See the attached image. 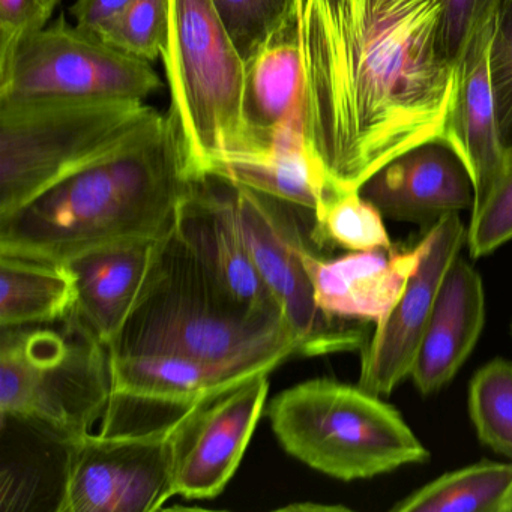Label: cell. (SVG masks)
Segmentation results:
<instances>
[{
    "instance_id": "16",
    "label": "cell",
    "mask_w": 512,
    "mask_h": 512,
    "mask_svg": "<svg viewBox=\"0 0 512 512\" xmlns=\"http://www.w3.org/2000/svg\"><path fill=\"white\" fill-rule=\"evenodd\" d=\"M167 236L94 248L65 262L76 278L73 316L107 350L142 296Z\"/></svg>"
},
{
    "instance_id": "33",
    "label": "cell",
    "mask_w": 512,
    "mask_h": 512,
    "mask_svg": "<svg viewBox=\"0 0 512 512\" xmlns=\"http://www.w3.org/2000/svg\"><path fill=\"white\" fill-rule=\"evenodd\" d=\"M511 334H512V323H511Z\"/></svg>"
},
{
    "instance_id": "20",
    "label": "cell",
    "mask_w": 512,
    "mask_h": 512,
    "mask_svg": "<svg viewBox=\"0 0 512 512\" xmlns=\"http://www.w3.org/2000/svg\"><path fill=\"white\" fill-rule=\"evenodd\" d=\"M482 44L461 65L454 106L446 124L445 143L469 172L478 205L508 161L497 124L488 52Z\"/></svg>"
},
{
    "instance_id": "31",
    "label": "cell",
    "mask_w": 512,
    "mask_h": 512,
    "mask_svg": "<svg viewBox=\"0 0 512 512\" xmlns=\"http://www.w3.org/2000/svg\"><path fill=\"white\" fill-rule=\"evenodd\" d=\"M62 0H0V71L23 41L50 25Z\"/></svg>"
},
{
    "instance_id": "4",
    "label": "cell",
    "mask_w": 512,
    "mask_h": 512,
    "mask_svg": "<svg viewBox=\"0 0 512 512\" xmlns=\"http://www.w3.org/2000/svg\"><path fill=\"white\" fill-rule=\"evenodd\" d=\"M382 398L359 385L313 379L278 394L266 415L287 454L331 478L359 481L430 458Z\"/></svg>"
},
{
    "instance_id": "14",
    "label": "cell",
    "mask_w": 512,
    "mask_h": 512,
    "mask_svg": "<svg viewBox=\"0 0 512 512\" xmlns=\"http://www.w3.org/2000/svg\"><path fill=\"white\" fill-rule=\"evenodd\" d=\"M173 232L235 304L257 316L284 320L208 176L190 179Z\"/></svg>"
},
{
    "instance_id": "27",
    "label": "cell",
    "mask_w": 512,
    "mask_h": 512,
    "mask_svg": "<svg viewBox=\"0 0 512 512\" xmlns=\"http://www.w3.org/2000/svg\"><path fill=\"white\" fill-rule=\"evenodd\" d=\"M169 31V0H131L109 20L98 37L143 61L161 59Z\"/></svg>"
},
{
    "instance_id": "1",
    "label": "cell",
    "mask_w": 512,
    "mask_h": 512,
    "mask_svg": "<svg viewBox=\"0 0 512 512\" xmlns=\"http://www.w3.org/2000/svg\"><path fill=\"white\" fill-rule=\"evenodd\" d=\"M442 0H296L311 151L338 193L443 142L458 71Z\"/></svg>"
},
{
    "instance_id": "24",
    "label": "cell",
    "mask_w": 512,
    "mask_h": 512,
    "mask_svg": "<svg viewBox=\"0 0 512 512\" xmlns=\"http://www.w3.org/2000/svg\"><path fill=\"white\" fill-rule=\"evenodd\" d=\"M467 409L482 445L512 461V361L494 358L476 371Z\"/></svg>"
},
{
    "instance_id": "32",
    "label": "cell",
    "mask_w": 512,
    "mask_h": 512,
    "mask_svg": "<svg viewBox=\"0 0 512 512\" xmlns=\"http://www.w3.org/2000/svg\"><path fill=\"white\" fill-rule=\"evenodd\" d=\"M131 0H76L70 8L76 25L97 34Z\"/></svg>"
},
{
    "instance_id": "21",
    "label": "cell",
    "mask_w": 512,
    "mask_h": 512,
    "mask_svg": "<svg viewBox=\"0 0 512 512\" xmlns=\"http://www.w3.org/2000/svg\"><path fill=\"white\" fill-rule=\"evenodd\" d=\"M244 118L250 146L241 154L268 148L278 127L305 119L304 70L296 26L248 62Z\"/></svg>"
},
{
    "instance_id": "11",
    "label": "cell",
    "mask_w": 512,
    "mask_h": 512,
    "mask_svg": "<svg viewBox=\"0 0 512 512\" xmlns=\"http://www.w3.org/2000/svg\"><path fill=\"white\" fill-rule=\"evenodd\" d=\"M268 376L256 374L188 409L175 436L176 496L214 499L226 488L265 412Z\"/></svg>"
},
{
    "instance_id": "25",
    "label": "cell",
    "mask_w": 512,
    "mask_h": 512,
    "mask_svg": "<svg viewBox=\"0 0 512 512\" xmlns=\"http://www.w3.org/2000/svg\"><path fill=\"white\" fill-rule=\"evenodd\" d=\"M383 218L359 191H346L314 214L313 236L349 251L389 250L392 242Z\"/></svg>"
},
{
    "instance_id": "15",
    "label": "cell",
    "mask_w": 512,
    "mask_h": 512,
    "mask_svg": "<svg viewBox=\"0 0 512 512\" xmlns=\"http://www.w3.org/2000/svg\"><path fill=\"white\" fill-rule=\"evenodd\" d=\"M425 250L424 236L415 247L403 251H352L332 260L308 251L305 266L317 305L338 319L379 325L403 295Z\"/></svg>"
},
{
    "instance_id": "29",
    "label": "cell",
    "mask_w": 512,
    "mask_h": 512,
    "mask_svg": "<svg viewBox=\"0 0 512 512\" xmlns=\"http://www.w3.org/2000/svg\"><path fill=\"white\" fill-rule=\"evenodd\" d=\"M446 52L460 73L461 65L493 37L500 0H442Z\"/></svg>"
},
{
    "instance_id": "6",
    "label": "cell",
    "mask_w": 512,
    "mask_h": 512,
    "mask_svg": "<svg viewBox=\"0 0 512 512\" xmlns=\"http://www.w3.org/2000/svg\"><path fill=\"white\" fill-rule=\"evenodd\" d=\"M172 116L190 178L250 146L245 65L212 0H169L163 56Z\"/></svg>"
},
{
    "instance_id": "12",
    "label": "cell",
    "mask_w": 512,
    "mask_h": 512,
    "mask_svg": "<svg viewBox=\"0 0 512 512\" xmlns=\"http://www.w3.org/2000/svg\"><path fill=\"white\" fill-rule=\"evenodd\" d=\"M425 239L427 250L403 295L362 349L358 385L380 397L410 379L440 284L467 245V227L460 214L446 215L431 224Z\"/></svg>"
},
{
    "instance_id": "26",
    "label": "cell",
    "mask_w": 512,
    "mask_h": 512,
    "mask_svg": "<svg viewBox=\"0 0 512 512\" xmlns=\"http://www.w3.org/2000/svg\"><path fill=\"white\" fill-rule=\"evenodd\" d=\"M245 65L296 26V0H212Z\"/></svg>"
},
{
    "instance_id": "5",
    "label": "cell",
    "mask_w": 512,
    "mask_h": 512,
    "mask_svg": "<svg viewBox=\"0 0 512 512\" xmlns=\"http://www.w3.org/2000/svg\"><path fill=\"white\" fill-rule=\"evenodd\" d=\"M161 116L145 101L0 98V218L127 145Z\"/></svg>"
},
{
    "instance_id": "13",
    "label": "cell",
    "mask_w": 512,
    "mask_h": 512,
    "mask_svg": "<svg viewBox=\"0 0 512 512\" xmlns=\"http://www.w3.org/2000/svg\"><path fill=\"white\" fill-rule=\"evenodd\" d=\"M359 193L385 218L434 224L475 203L472 179L460 158L443 142L409 149L377 170Z\"/></svg>"
},
{
    "instance_id": "3",
    "label": "cell",
    "mask_w": 512,
    "mask_h": 512,
    "mask_svg": "<svg viewBox=\"0 0 512 512\" xmlns=\"http://www.w3.org/2000/svg\"><path fill=\"white\" fill-rule=\"evenodd\" d=\"M151 352L271 373L292 356H304L283 319L257 316L235 304L175 232L164 239L142 296L109 347V355Z\"/></svg>"
},
{
    "instance_id": "8",
    "label": "cell",
    "mask_w": 512,
    "mask_h": 512,
    "mask_svg": "<svg viewBox=\"0 0 512 512\" xmlns=\"http://www.w3.org/2000/svg\"><path fill=\"white\" fill-rule=\"evenodd\" d=\"M208 178L304 356L362 352L370 340L365 323L329 316L317 305L305 266L311 247L293 214L296 206L217 176Z\"/></svg>"
},
{
    "instance_id": "18",
    "label": "cell",
    "mask_w": 512,
    "mask_h": 512,
    "mask_svg": "<svg viewBox=\"0 0 512 512\" xmlns=\"http://www.w3.org/2000/svg\"><path fill=\"white\" fill-rule=\"evenodd\" d=\"M110 403L184 409L265 371L215 364L184 353L109 355ZM271 373V371H268Z\"/></svg>"
},
{
    "instance_id": "2",
    "label": "cell",
    "mask_w": 512,
    "mask_h": 512,
    "mask_svg": "<svg viewBox=\"0 0 512 512\" xmlns=\"http://www.w3.org/2000/svg\"><path fill=\"white\" fill-rule=\"evenodd\" d=\"M190 179L178 128L161 116L0 218V254L67 262L106 245L164 238L175 229Z\"/></svg>"
},
{
    "instance_id": "19",
    "label": "cell",
    "mask_w": 512,
    "mask_h": 512,
    "mask_svg": "<svg viewBox=\"0 0 512 512\" xmlns=\"http://www.w3.org/2000/svg\"><path fill=\"white\" fill-rule=\"evenodd\" d=\"M206 176L226 179L313 214L340 194L311 151L301 122L281 125L272 133L268 148L226 158Z\"/></svg>"
},
{
    "instance_id": "22",
    "label": "cell",
    "mask_w": 512,
    "mask_h": 512,
    "mask_svg": "<svg viewBox=\"0 0 512 512\" xmlns=\"http://www.w3.org/2000/svg\"><path fill=\"white\" fill-rule=\"evenodd\" d=\"M76 301L68 263L0 254L2 328L62 322L74 313Z\"/></svg>"
},
{
    "instance_id": "10",
    "label": "cell",
    "mask_w": 512,
    "mask_h": 512,
    "mask_svg": "<svg viewBox=\"0 0 512 512\" xmlns=\"http://www.w3.org/2000/svg\"><path fill=\"white\" fill-rule=\"evenodd\" d=\"M163 88L151 62L64 16L20 44L0 71V98L146 101Z\"/></svg>"
},
{
    "instance_id": "28",
    "label": "cell",
    "mask_w": 512,
    "mask_h": 512,
    "mask_svg": "<svg viewBox=\"0 0 512 512\" xmlns=\"http://www.w3.org/2000/svg\"><path fill=\"white\" fill-rule=\"evenodd\" d=\"M509 241H512V158H508L484 199L473 206L467 227V248L470 256L478 259Z\"/></svg>"
},
{
    "instance_id": "9",
    "label": "cell",
    "mask_w": 512,
    "mask_h": 512,
    "mask_svg": "<svg viewBox=\"0 0 512 512\" xmlns=\"http://www.w3.org/2000/svg\"><path fill=\"white\" fill-rule=\"evenodd\" d=\"M190 407L152 428L92 431L65 443L64 479L56 511L151 512L163 508L176 496L175 436Z\"/></svg>"
},
{
    "instance_id": "7",
    "label": "cell",
    "mask_w": 512,
    "mask_h": 512,
    "mask_svg": "<svg viewBox=\"0 0 512 512\" xmlns=\"http://www.w3.org/2000/svg\"><path fill=\"white\" fill-rule=\"evenodd\" d=\"M112 398L107 347L71 314L50 326L2 328L0 413L62 443L92 433Z\"/></svg>"
},
{
    "instance_id": "23",
    "label": "cell",
    "mask_w": 512,
    "mask_h": 512,
    "mask_svg": "<svg viewBox=\"0 0 512 512\" xmlns=\"http://www.w3.org/2000/svg\"><path fill=\"white\" fill-rule=\"evenodd\" d=\"M395 512H512V463L481 461L413 491Z\"/></svg>"
},
{
    "instance_id": "17",
    "label": "cell",
    "mask_w": 512,
    "mask_h": 512,
    "mask_svg": "<svg viewBox=\"0 0 512 512\" xmlns=\"http://www.w3.org/2000/svg\"><path fill=\"white\" fill-rule=\"evenodd\" d=\"M485 325L481 274L463 257L449 266L437 292L410 379L419 394L442 391L469 359Z\"/></svg>"
},
{
    "instance_id": "30",
    "label": "cell",
    "mask_w": 512,
    "mask_h": 512,
    "mask_svg": "<svg viewBox=\"0 0 512 512\" xmlns=\"http://www.w3.org/2000/svg\"><path fill=\"white\" fill-rule=\"evenodd\" d=\"M488 65L500 140L506 155L512 158V0H500Z\"/></svg>"
}]
</instances>
